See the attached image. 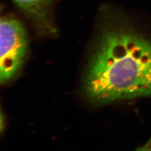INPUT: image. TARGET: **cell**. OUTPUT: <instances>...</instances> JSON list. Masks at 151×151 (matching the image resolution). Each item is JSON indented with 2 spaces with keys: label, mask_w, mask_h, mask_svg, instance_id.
Wrapping results in <instances>:
<instances>
[{
  "label": "cell",
  "mask_w": 151,
  "mask_h": 151,
  "mask_svg": "<svg viewBox=\"0 0 151 151\" xmlns=\"http://www.w3.org/2000/svg\"><path fill=\"white\" fill-rule=\"evenodd\" d=\"M87 67L85 90L104 105L151 97V38L112 16L101 21Z\"/></svg>",
  "instance_id": "6da1fadb"
},
{
  "label": "cell",
  "mask_w": 151,
  "mask_h": 151,
  "mask_svg": "<svg viewBox=\"0 0 151 151\" xmlns=\"http://www.w3.org/2000/svg\"><path fill=\"white\" fill-rule=\"evenodd\" d=\"M0 37V81L4 83L20 70L27 56L28 42L22 22L11 17H1Z\"/></svg>",
  "instance_id": "7a4b0ae2"
},
{
  "label": "cell",
  "mask_w": 151,
  "mask_h": 151,
  "mask_svg": "<svg viewBox=\"0 0 151 151\" xmlns=\"http://www.w3.org/2000/svg\"><path fill=\"white\" fill-rule=\"evenodd\" d=\"M32 22L38 32L53 34L55 32L52 16L54 0H12Z\"/></svg>",
  "instance_id": "3957f363"
}]
</instances>
